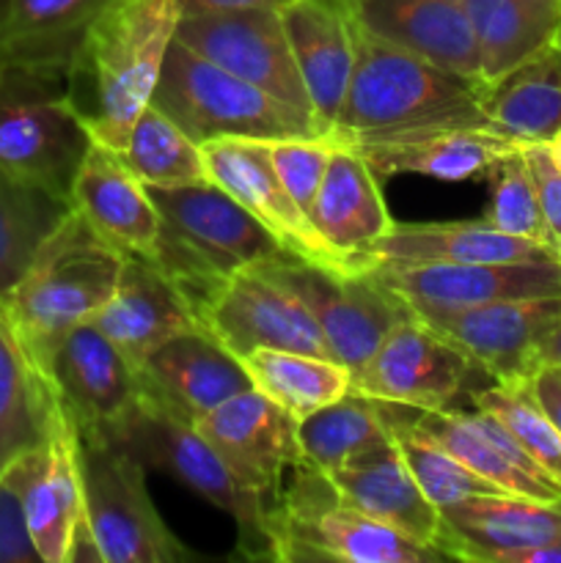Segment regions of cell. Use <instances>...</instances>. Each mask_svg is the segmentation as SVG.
<instances>
[{"instance_id":"18","label":"cell","mask_w":561,"mask_h":563,"mask_svg":"<svg viewBox=\"0 0 561 563\" xmlns=\"http://www.w3.org/2000/svg\"><path fill=\"white\" fill-rule=\"evenodd\" d=\"M193 427L253 493L275 498L286 473L302 462L297 421L256 388L231 396Z\"/></svg>"},{"instance_id":"25","label":"cell","mask_w":561,"mask_h":563,"mask_svg":"<svg viewBox=\"0 0 561 563\" xmlns=\"http://www.w3.org/2000/svg\"><path fill=\"white\" fill-rule=\"evenodd\" d=\"M280 20L314 121L319 132L328 135L355 66V22L350 5L341 0H292L280 9Z\"/></svg>"},{"instance_id":"17","label":"cell","mask_w":561,"mask_h":563,"mask_svg":"<svg viewBox=\"0 0 561 563\" xmlns=\"http://www.w3.org/2000/svg\"><path fill=\"white\" fill-rule=\"evenodd\" d=\"M47 377L66 416L82 432H116L146 396L138 368L91 322L64 335L50 357Z\"/></svg>"},{"instance_id":"52","label":"cell","mask_w":561,"mask_h":563,"mask_svg":"<svg viewBox=\"0 0 561 563\" xmlns=\"http://www.w3.org/2000/svg\"><path fill=\"white\" fill-rule=\"evenodd\" d=\"M553 143H561V132H559V135H556V137H553Z\"/></svg>"},{"instance_id":"9","label":"cell","mask_w":561,"mask_h":563,"mask_svg":"<svg viewBox=\"0 0 561 563\" xmlns=\"http://www.w3.org/2000/svg\"><path fill=\"white\" fill-rule=\"evenodd\" d=\"M105 438L121 443L146 467L165 471L215 509L231 515L240 533V553L253 561H270L267 517L273 500L245 487L190 421L157 405L152 396H143L130 421Z\"/></svg>"},{"instance_id":"16","label":"cell","mask_w":561,"mask_h":563,"mask_svg":"<svg viewBox=\"0 0 561 563\" xmlns=\"http://www.w3.org/2000/svg\"><path fill=\"white\" fill-rule=\"evenodd\" d=\"M204 157L215 185L242 203L289 256L330 267H355L322 240L308 212H302L300 203L289 196L270 159V141L218 137L204 143Z\"/></svg>"},{"instance_id":"31","label":"cell","mask_w":561,"mask_h":563,"mask_svg":"<svg viewBox=\"0 0 561 563\" xmlns=\"http://www.w3.org/2000/svg\"><path fill=\"white\" fill-rule=\"evenodd\" d=\"M61 399L0 300V473L47 440Z\"/></svg>"},{"instance_id":"48","label":"cell","mask_w":561,"mask_h":563,"mask_svg":"<svg viewBox=\"0 0 561 563\" xmlns=\"http://www.w3.org/2000/svg\"><path fill=\"white\" fill-rule=\"evenodd\" d=\"M548 152H550V157H553V163L561 168V143L550 141V143H548Z\"/></svg>"},{"instance_id":"5","label":"cell","mask_w":561,"mask_h":563,"mask_svg":"<svg viewBox=\"0 0 561 563\" xmlns=\"http://www.w3.org/2000/svg\"><path fill=\"white\" fill-rule=\"evenodd\" d=\"M94 137L69 97V64L0 60V168L72 203Z\"/></svg>"},{"instance_id":"42","label":"cell","mask_w":561,"mask_h":563,"mask_svg":"<svg viewBox=\"0 0 561 563\" xmlns=\"http://www.w3.org/2000/svg\"><path fill=\"white\" fill-rule=\"evenodd\" d=\"M336 143L328 135H300L270 141V159L289 190V196L300 203L302 212H308L317 198L319 185L324 179V170L330 165Z\"/></svg>"},{"instance_id":"38","label":"cell","mask_w":561,"mask_h":563,"mask_svg":"<svg viewBox=\"0 0 561 563\" xmlns=\"http://www.w3.org/2000/svg\"><path fill=\"white\" fill-rule=\"evenodd\" d=\"M121 157L146 187H185L212 181L201 143L193 141L152 102L138 115Z\"/></svg>"},{"instance_id":"7","label":"cell","mask_w":561,"mask_h":563,"mask_svg":"<svg viewBox=\"0 0 561 563\" xmlns=\"http://www.w3.org/2000/svg\"><path fill=\"white\" fill-rule=\"evenodd\" d=\"M152 104L201 146L218 137L280 141L322 135L308 113H300L273 93L231 75L176 38L165 55Z\"/></svg>"},{"instance_id":"6","label":"cell","mask_w":561,"mask_h":563,"mask_svg":"<svg viewBox=\"0 0 561 563\" xmlns=\"http://www.w3.org/2000/svg\"><path fill=\"white\" fill-rule=\"evenodd\" d=\"M270 561L435 563L449 561L346 504L324 473L297 462L280 482L267 517Z\"/></svg>"},{"instance_id":"36","label":"cell","mask_w":561,"mask_h":563,"mask_svg":"<svg viewBox=\"0 0 561 563\" xmlns=\"http://www.w3.org/2000/svg\"><path fill=\"white\" fill-rule=\"evenodd\" d=\"M394 438L388 407L350 390L333 405L297 421V445L306 465L330 476L361 451Z\"/></svg>"},{"instance_id":"27","label":"cell","mask_w":561,"mask_h":563,"mask_svg":"<svg viewBox=\"0 0 561 563\" xmlns=\"http://www.w3.org/2000/svg\"><path fill=\"white\" fill-rule=\"evenodd\" d=\"M328 478L358 511L427 548L440 550V511L413 478L396 438L361 451Z\"/></svg>"},{"instance_id":"30","label":"cell","mask_w":561,"mask_h":563,"mask_svg":"<svg viewBox=\"0 0 561 563\" xmlns=\"http://www.w3.org/2000/svg\"><path fill=\"white\" fill-rule=\"evenodd\" d=\"M308 218L322 240L355 267H363V253L394 225L380 196L377 176L355 148L341 143L333 146Z\"/></svg>"},{"instance_id":"45","label":"cell","mask_w":561,"mask_h":563,"mask_svg":"<svg viewBox=\"0 0 561 563\" xmlns=\"http://www.w3.org/2000/svg\"><path fill=\"white\" fill-rule=\"evenodd\" d=\"M531 390L537 396L539 407L550 416V421L559 427L561 432V368L559 366H542L531 377Z\"/></svg>"},{"instance_id":"10","label":"cell","mask_w":561,"mask_h":563,"mask_svg":"<svg viewBox=\"0 0 561 563\" xmlns=\"http://www.w3.org/2000/svg\"><path fill=\"white\" fill-rule=\"evenodd\" d=\"M258 269L308 308L333 357L350 372H358L391 328L410 313L363 267H330L284 253Z\"/></svg>"},{"instance_id":"28","label":"cell","mask_w":561,"mask_h":563,"mask_svg":"<svg viewBox=\"0 0 561 563\" xmlns=\"http://www.w3.org/2000/svg\"><path fill=\"white\" fill-rule=\"evenodd\" d=\"M559 258L553 247L526 236L506 234L487 220L449 223H394L366 253L369 262H449V264H509Z\"/></svg>"},{"instance_id":"35","label":"cell","mask_w":561,"mask_h":563,"mask_svg":"<svg viewBox=\"0 0 561 563\" xmlns=\"http://www.w3.org/2000/svg\"><path fill=\"white\" fill-rule=\"evenodd\" d=\"M253 388L284 407L295 421L333 405L352 390V372L333 357L292 350H256L242 357Z\"/></svg>"},{"instance_id":"23","label":"cell","mask_w":561,"mask_h":563,"mask_svg":"<svg viewBox=\"0 0 561 563\" xmlns=\"http://www.w3.org/2000/svg\"><path fill=\"white\" fill-rule=\"evenodd\" d=\"M72 209L124 256H157L160 212L116 148L91 143L72 185Z\"/></svg>"},{"instance_id":"33","label":"cell","mask_w":561,"mask_h":563,"mask_svg":"<svg viewBox=\"0 0 561 563\" xmlns=\"http://www.w3.org/2000/svg\"><path fill=\"white\" fill-rule=\"evenodd\" d=\"M476 36L482 82L553 47L561 27V0H460Z\"/></svg>"},{"instance_id":"44","label":"cell","mask_w":561,"mask_h":563,"mask_svg":"<svg viewBox=\"0 0 561 563\" xmlns=\"http://www.w3.org/2000/svg\"><path fill=\"white\" fill-rule=\"evenodd\" d=\"M522 154L528 159L534 181H537L539 198H542L544 218H548L553 236L561 234V168L553 163L548 143H526Z\"/></svg>"},{"instance_id":"24","label":"cell","mask_w":561,"mask_h":563,"mask_svg":"<svg viewBox=\"0 0 561 563\" xmlns=\"http://www.w3.org/2000/svg\"><path fill=\"white\" fill-rule=\"evenodd\" d=\"M350 11L369 36L482 82L476 36L460 0H350Z\"/></svg>"},{"instance_id":"8","label":"cell","mask_w":561,"mask_h":563,"mask_svg":"<svg viewBox=\"0 0 561 563\" xmlns=\"http://www.w3.org/2000/svg\"><path fill=\"white\" fill-rule=\"evenodd\" d=\"M86 528L99 563L196 559L163 522L146 489V465L116 440L77 429Z\"/></svg>"},{"instance_id":"4","label":"cell","mask_w":561,"mask_h":563,"mask_svg":"<svg viewBox=\"0 0 561 563\" xmlns=\"http://www.w3.org/2000/svg\"><path fill=\"white\" fill-rule=\"evenodd\" d=\"M146 190L160 212L154 264L187 291L198 317L226 278L286 253L284 245L215 181Z\"/></svg>"},{"instance_id":"34","label":"cell","mask_w":561,"mask_h":563,"mask_svg":"<svg viewBox=\"0 0 561 563\" xmlns=\"http://www.w3.org/2000/svg\"><path fill=\"white\" fill-rule=\"evenodd\" d=\"M110 0H6L0 60L69 64L88 22Z\"/></svg>"},{"instance_id":"39","label":"cell","mask_w":561,"mask_h":563,"mask_svg":"<svg viewBox=\"0 0 561 563\" xmlns=\"http://www.w3.org/2000/svg\"><path fill=\"white\" fill-rule=\"evenodd\" d=\"M385 407H388V418H391V429H394L396 445H399L413 478L418 482L421 493L438 506V511L449 509V506L454 504H462V500L468 498L506 495L501 493L495 484H490L487 478L473 473L465 462H460L454 454H449L438 440L424 434L421 429L413 423L410 412L416 410H407V407H394V405H385Z\"/></svg>"},{"instance_id":"49","label":"cell","mask_w":561,"mask_h":563,"mask_svg":"<svg viewBox=\"0 0 561 563\" xmlns=\"http://www.w3.org/2000/svg\"><path fill=\"white\" fill-rule=\"evenodd\" d=\"M556 256H559V262H561V234L556 236Z\"/></svg>"},{"instance_id":"15","label":"cell","mask_w":561,"mask_h":563,"mask_svg":"<svg viewBox=\"0 0 561 563\" xmlns=\"http://www.w3.org/2000/svg\"><path fill=\"white\" fill-rule=\"evenodd\" d=\"M460 346L493 383H528L539 350L561 322V297H520L418 317Z\"/></svg>"},{"instance_id":"22","label":"cell","mask_w":561,"mask_h":563,"mask_svg":"<svg viewBox=\"0 0 561 563\" xmlns=\"http://www.w3.org/2000/svg\"><path fill=\"white\" fill-rule=\"evenodd\" d=\"M413 423L438 440L449 454L465 462L473 473L512 498L537 500V504L561 506V487L528 456L520 440L493 416L473 410H427L416 412Z\"/></svg>"},{"instance_id":"46","label":"cell","mask_w":561,"mask_h":563,"mask_svg":"<svg viewBox=\"0 0 561 563\" xmlns=\"http://www.w3.org/2000/svg\"><path fill=\"white\" fill-rule=\"evenodd\" d=\"M292 0H179L182 16L204 14V11H242V9H286Z\"/></svg>"},{"instance_id":"20","label":"cell","mask_w":561,"mask_h":563,"mask_svg":"<svg viewBox=\"0 0 561 563\" xmlns=\"http://www.w3.org/2000/svg\"><path fill=\"white\" fill-rule=\"evenodd\" d=\"M91 324L135 368L174 335L204 328L187 291L163 267L138 256H124L113 297L99 308Z\"/></svg>"},{"instance_id":"32","label":"cell","mask_w":561,"mask_h":563,"mask_svg":"<svg viewBox=\"0 0 561 563\" xmlns=\"http://www.w3.org/2000/svg\"><path fill=\"white\" fill-rule=\"evenodd\" d=\"M490 124L520 143H550L561 132V49L548 47L493 82H479Z\"/></svg>"},{"instance_id":"11","label":"cell","mask_w":561,"mask_h":563,"mask_svg":"<svg viewBox=\"0 0 561 563\" xmlns=\"http://www.w3.org/2000/svg\"><path fill=\"white\" fill-rule=\"evenodd\" d=\"M476 363L416 313L391 328L366 363L352 372V390L407 410H451L471 388Z\"/></svg>"},{"instance_id":"51","label":"cell","mask_w":561,"mask_h":563,"mask_svg":"<svg viewBox=\"0 0 561 563\" xmlns=\"http://www.w3.org/2000/svg\"><path fill=\"white\" fill-rule=\"evenodd\" d=\"M556 47L561 49V27H559V36H556Z\"/></svg>"},{"instance_id":"1","label":"cell","mask_w":561,"mask_h":563,"mask_svg":"<svg viewBox=\"0 0 561 563\" xmlns=\"http://www.w3.org/2000/svg\"><path fill=\"white\" fill-rule=\"evenodd\" d=\"M179 20V0H110L88 22L69 60V97L94 141L124 152Z\"/></svg>"},{"instance_id":"37","label":"cell","mask_w":561,"mask_h":563,"mask_svg":"<svg viewBox=\"0 0 561 563\" xmlns=\"http://www.w3.org/2000/svg\"><path fill=\"white\" fill-rule=\"evenodd\" d=\"M69 212L66 198L0 168V300H9L42 242Z\"/></svg>"},{"instance_id":"50","label":"cell","mask_w":561,"mask_h":563,"mask_svg":"<svg viewBox=\"0 0 561 563\" xmlns=\"http://www.w3.org/2000/svg\"><path fill=\"white\" fill-rule=\"evenodd\" d=\"M3 9H6V0H0V22H3Z\"/></svg>"},{"instance_id":"53","label":"cell","mask_w":561,"mask_h":563,"mask_svg":"<svg viewBox=\"0 0 561 563\" xmlns=\"http://www.w3.org/2000/svg\"><path fill=\"white\" fill-rule=\"evenodd\" d=\"M341 3H346V5H350V0H341Z\"/></svg>"},{"instance_id":"43","label":"cell","mask_w":561,"mask_h":563,"mask_svg":"<svg viewBox=\"0 0 561 563\" xmlns=\"http://www.w3.org/2000/svg\"><path fill=\"white\" fill-rule=\"evenodd\" d=\"M0 563H42L22 504L20 462L0 473Z\"/></svg>"},{"instance_id":"3","label":"cell","mask_w":561,"mask_h":563,"mask_svg":"<svg viewBox=\"0 0 561 563\" xmlns=\"http://www.w3.org/2000/svg\"><path fill=\"white\" fill-rule=\"evenodd\" d=\"M121 267L124 253L105 242L75 209L42 242L6 308L44 374L64 335L91 322L113 297Z\"/></svg>"},{"instance_id":"40","label":"cell","mask_w":561,"mask_h":563,"mask_svg":"<svg viewBox=\"0 0 561 563\" xmlns=\"http://www.w3.org/2000/svg\"><path fill=\"white\" fill-rule=\"evenodd\" d=\"M473 407L493 412L528 451L534 462L561 487V432L539 407L528 383H493L471 390Z\"/></svg>"},{"instance_id":"13","label":"cell","mask_w":561,"mask_h":563,"mask_svg":"<svg viewBox=\"0 0 561 563\" xmlns=\"http://www.w3.org/2000/svg\"><path fill=\"white\" fill-rule=\"evenodd\" d=\"M174 38L314 119L280 11L242 9L185 14L176 25Z\"/></svg>"},{"instance_id":"21","label":"cell","mask_w":561,"mask_h":563,"mask_svg":"<svg viewBox=\"0 0 561 563\" xmlns=\"http://www.w3.org/2000/svg\"><path fill=\"white\" fill-rule=\"evenodd\" d=\"M138 374L146 396L190 423L231 396L253 388L245 363L204 328L160 344Z\"/></svg>"},{"instance_id":"41","label":"cell","mask_w":561,"mask_h":563,"mask_svg":"<svg viewBox=\"0 0 561 563\" xmlns=\"http://www.w3.org/2000/svg\"><path fill=\"white\" fill-rule=\"evenodd\" d=\"M522 146L495 165L493 176H490L493 192H490L484 220L495 229L506 231V234L526 236V240L542 242V245L556 251V236L550 231L548 218H544L542 198H539L537 181H534L531 168H528Z\"/></svg>"},{"instance_id":"26","label":"cell","mask_w":561,"mask_h":563,"mask_svg":"<svg viewBox=\"0 0 561 563\" xmlns=\"http://www.w3.org/2000/svg\"><path fill=\"white\" fill-rule=\"evenodd\" d=\"M561 542V506L487 495L440 509V553L449 561L495 563L512 550Z\"/></svg>"},{"instance_id":"14","label":"cell","mask_w":561,"mask_h":563,"mask_svg":"<svg viewBox=\"0 0 561 563\" xmlns=\"http://www.w3.org/2000/svg\"><path fill=\"white\" fill-rule=\"evenodd\" d=\"M201 322L240 361L256 350L333 357L308 308L258 267L226 278L204 306Z\"/></svg>"},{"instance_id":"12","label":"cell","mask_w":561,"mask_h":563,"mask_svg":"<svg viewBox=\"0 0 561 563\" xmlns=\"http://www.w3.org/2000/svg\"><path fill=\"white\" fill-rule=\"evenodd\" d=\"M374 280L399 297L416 317L520 297H561V262L449 264V262H369Z\"/></svg>"},{"instance_id":"29","label":"cell","mask_w":561,"mask_h":563,"mask_svg":"<svg viewBox=\"0 0 561 563\" xmlns=\"http://www.w3.org/2000/svg\"><path fill=\"white\" fill-rule=\"evenodd\" d=\"M522 143L495 130L460 126V130L424 132L396 141L369 143L355 148L374 176H429L440 181L490 179L495 165Z\"/></svg>"},{"instance_id":"19","label":"cell","mask_w":561,"mask_h":563,"mask_svg":"<svg viewBox=\"0 0 561 563\" xmlns=\"http://www.w3.org/2000/svg\"><path fill=\"white\" fill-rule=\"evenodd\" d=\"M22 504L28 531L42 563H72L86 528L82 478L77 465V432L64 405L58 407L47 440L20 460Z\"/></svg>"},{"instance_id":"2","label":"cell","mask_w":561,"mask_h":563,"mask_svg":"<svg viewBox=\"0 0 561 563\" xmlns=\"http://www.w3.org/2000/svg\"><path fill=\"white\" fill-rule=\"evenodd\" d=\"M460 126L493 130L479 82L369 36L355 25V66L328 132L330 141L361 148Z\"/></svg>"},{"instance_id":"47","label":"cell","mask_w":561,"mask_h":563,"mask_svg":"<svg viewBox=\"0 0 561 563\" xmlns=\"http://www.w3.org/2000/svg\"><path fill=\"white\" fill-rule=\"evenodd\" d=\"M542 366L561 368V322L556 324L548 333V339L542 341V350H539V368Z\"/></svg>"}]
</instances>
